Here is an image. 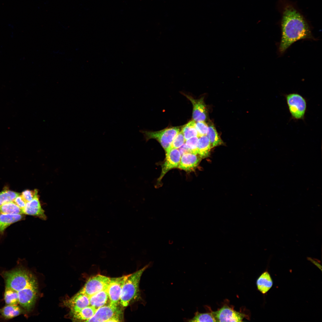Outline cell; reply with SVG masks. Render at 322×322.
Wrapping results in <instances>:
<instances>
[{"instance_id": "6da1fadb", "label": "cell", "mask_w": 322, "mask_h": 322, "mask_svg": "<svg viewBox=\"0 0 322 322\" xmlns=\"http://www.w3.org/2000/svg\"><path fill=\"white\" fill-rule=\"evenodd\" d=\"M281 37L279 44V53L283 54L295 42L301 40H315L310 28L302 15L293 6L288 5L283 10Z\"/></svg>"}, {"instance_id": "7a4b0ae2", "label": "cell", "mask_w": 322, "mask_h": 322, "mask_svg": "<svg viewBox=\"0 0 322 322\" xmlns=\"http://www.w3.org/2000/svg\"><path fill=\"white\" fill-rule=\"evenodd\" d=\"M5 287L14 290L18 295V304L27 311L33 306L37 296V285L34 276L27 270L18 268L2 274Z\"/></svg>"}, {"instance_id": "3957f363", "label": "cell", "mask_w": 322, "mask_h": 322, "mask_svg": "<svg viewBox=\"0 0 322 322\" xmlns=\"http://www.w3.org/2000/svg\"><path fill=\"white\" fill-rule=\"evenodd\" d=\"M149 264L130 274L123 285L122 290L120 303L124 307L127 306L131 301L139 296V285L141 276L144 272L148 267Z\"/></svg>"}, {"instance_id": "277c9868", "label": "cell", "mask_w": 322, "mask_h": 322, "mask_svg": "<svg viewBox=\"0 0 322 322\" xmlns=\"http://www.w3.org/2000/svg\"><path fill=\"white\" fill-rule=\"evenodd\" d=\"M179 131V128L176 127H169L158 131H140L146 141L151 139L156 140L165 151L169 149L174 139Z\"/></svg>"}, {"instance_id": "5b68a950", "label": "cell", "mask_w": 322, "mask_h": 322, "mask_svg": "<svg viewBox=\"0 0 322 322\" xmlns=\"http://www.w3.org/2000/svg\"><path fill=\"white\" fill-rule=\"evenodd\" d=\"M284 96L292 118L304 120L307 108L305 98L297 93L286 94Z\"/></svg>"}, {"instance_id": "8992f818", "label": "cell", "mask_w": 322, "mask_h": 322, "mask_svg": "<svg viewBox=\"0 0 322 322\" xmlns=\"http://www.w3.org/2000/svg\"><path fill=\"white\" fill-rule=\"evenodd\" d=\"M121 314L118 305L110 303L97 309L94 316L86 322H119Z\"/></svg>"}, {"instance_id": "52a82bcc", "label": "cell", "mask_w": 322, "mask_h": 322, "mask_svg": "<svg viewBox=\"0 0 322 322\" xmlns=\"http://www.w3.org/2000/svg\"><path fill=\"white\" fill-rule=\"evenodd\" d=\"M111 278L100 274L90 278L78 293L89 297L101 291L107 289Z\"/></svg>"}, {"instance_id": "ba28073f", "label": "cell", "mask_w": 322, "mask_h": 322, "mask_svg": "<svg viewBox=\"0 0 322 322\" xmlns=\"http://www.w3.org/2000/svg\"><path fill=\"white\" fill-rule=\"evenodd\" d=\"M130 274L111 278L107 289L110 303L118 305L120 302L122 290L125 281Z\"/></svg>"}, {"instance_id": "9c48e42d", "label": "cell", "mask_w": 322, "mask_h": 322, "mask_svg": "<svg viewBox=\"0 0 322 322\" xmlns=\"http://www.w3.org/2000/svg\"><path fill=\"white\" fill-rule=\"evenodd\" d=\"M212 312L216 322H242L245 317V314L236 311L233 308L227 305H224L218 310Z\"/></svg>"}, {"instance_id": "30bf717a", "label": "cell", "mask_w": 322, "mask_h": 322, "mask_svg": "<svg viewBox=\"0 0 322 322\" xmlns=\"http://www.w3.org/2000/svg\"><path fill=\"white\" fill-rule=\"evenodd\" d=\"M166 153L165 162L162 165L161 173L158 180L159 182L169 171L178 167L180 160L181 154L178 149L170 148Z\"/></svg>"}, {"instance_id": "8fae6325", "label": "cell", "mask_w": 322, "mask_h": 322, "mask_svg": "<svg viewBox=\"0 0 322 322\" xmlns=\"http://www.w3.org/2000/svg\"><path fill=\"white\" fill-rule=\"evenodd\" d=\"M184 95L192 104L193 120L195 122L205 121L207 117V110L203 98L196 99L191 96Z\"/></svg>"}, {"instance_id": "7c38bea8", "label": "cell", "mask_w": 322, "mask_h": 322, "mask_svg": "<svg viewBox=\"0 0 322 322\" xmlns=\"http://www.w3.org/2000/svg\"><path fill=\"white\" fill-rule=\"evenodd\" d=\"M201 158L198 154L191 152L185 153L182 155L178 167L186 171H193L197 166Z\"/></svg>"}, {"instance_id": "4fadbf2b", "label": "cell", "mask_w": 322, "mask_h": 322, "mask_svg": "<svg viewBox=\"0 0 322 322\" xmlns=\"http://www.w3.org/2000/svg\"><path fill=\"white\" fill-rule=\"evenodd\" d=\"M22 211L24 214L37 216L43 220L47 218L44 211L41 205L38 195L32 201L27 203Z\"/></svg>"}, {"instance_id": "5bb4252c", "label": "cell", "mask_w": 322, "mask_h": 322, "mask_svg": "<svg viewBox=\"0 0 322 322\" xmlns=\"http://www.w3.org/2000/svg\"><path fill=\"white\" fill-rule=\"evenodd\" d=\"M72 312L80 310L90 306L89 297L86 295L78 293L65 303Z\"/></svg>"}, {"instance_id": "9a60e30c", "label": "cell", "mask_w": 322, "mask_h": 322, "mask_svg": "<svg viewBox=\"0 0 322 322\" xmlns=\"http://www.w3.org/2000/svg\"><path fill=\"white\" fill-rule=\"evenodd\" d=\"M273 281L267 270L264 272L256 281L258 290L263 294H266L272 288Z\"/></svg>"}, {"instance_id": "2e32d148", "label": "cell", "mask_w": 322, "mask_h": 322, "mask_svg": "<svg viewBox=\"0 0 322 322\" xmlns=\"http://www.w3.org/2000/svg\"><path fill=\"white\" fill-rule=\"evenodd\" d=\"M23 214H11L1 213L0 214V233H2L5 230L12 224L23 219Z\"/></svg>"}, {"instance_id": "e0dca14e", "label": "cell", "mask_w": 322, "mask_h": 322, "mask_svg": "<svg viewBox=\"0 0 322 322\" xmlns=\"http://www.w3.org/2000/svg\"><path fill=\"white\" fill-rule=\"evenodd\" d=\"M23 312L22 309L17 305H6L0 309V314L6 319H12Z\"/></svg>"}, {"instance_id": "ac0fdd59", "label": "cell", "mask_w": 322, "mask_h": 322, "mask_svg": "<svg viewBox=\"0 0 322 322\" xmlns=\"http://www.w3.org/2000/svg\"><path fill=\"white\" fill-rule=\"evenodd\" d=\"M108 298L107 289L98 292L89 297L90 306L97 309L105 305Z\"/></svg>"}, {"instance_id": "d6986e66", "label": "cell", "mask_w": 322, "mask_h": 322, "mask_svg": "<svg viewBox=\"0 0 322 322\" xmlns=\"http://www.w3.org/2000/svg\"><path fill=\"white\" fill-rule=\"evenodd\" d=\"M211 148L210 141L206 135L199 137L198 154L202 158L207 157L209 155Z\"/></svg>"}, {"instance_id": "ffe728a7", "label": "cell", "mask_w": 322, "mask_h": 322, "mask_svg": "<svg viewBox=\"0 0 322 322\" xmlns=\"http://www.w3.org/2000/svg\"><path fill=\"white\" fill-rule=\"evenodd\" d=\"M96 310L94 307L89 306L72 312L73 317L76 319L85 320L84 321L86 322L94 316Z\"/></svg>"}, {"instance_id": "44dd1931", "label": "cell", "mask_w": 322, "mask_h": 322, "mask_svg": "<svg viewBox=\"0 0 322 322\" xmlns=\"http://www.w3.org/2000/svg\"><path fill=\"white\" fill-rule=\"evenodd\" d=\"M209 140L212 148L222 145L223 142L213 124L208 125V130L206 135Z\"/></svg>"}, {"instance_id": "7402d4cb", "label": "cell", "mask_w": 322, "mask_h": 322, "mask_svg": "<svg viewBox=\"0 0 322 322\" xmlns=\"http://www.w3.org/2000/svg\"><path fill=\"white\" fill-rule=\"evenodd\" d=\"M1 213L11 214H23L22 209L20 208L13 201L6 203L0 206Z\"/></svg>"}, {"instance_id": "603a6c76", "label": "cell", "mask_w": 322, "mask_h": 322, "mask_svg": "<svg viewBox=\"0 0 322 322\" xmlns=\"http://www.w3.org/2000/svg\"><path fill=\"white\" fill-rule=\"evenodd\" d=\"M181 131L185 141L193 137H199L195 127V121L193 120L185 125L182 128Z\"/></svg>"}, {"instance_id": "cb8c5ba5", "label": "cell", "mask_w": 322, "mask_h": 322, "mask_svg": "<svg viewBox=\"0 0 322 322\" xmlns=\"http://www.w3.org/2000/svg\"><path fill=\"white\" fill-rule=\"evenodd\" d=\"M189 322H216L212 311L211 312L201 313L197 311L194 316L188 320Z\"/></svg>"}, {"instance_id": "d4e9b609", "label": "cell", "mask_w": 322, "mask_h": 322, "mask_svg": "<svg viewBox=\"0 0 322 322\" xmlns=\"http://www.w3.org/2000/svg\"><path fill=\"white\" fill-rule=\"evenodd\" d=\"M4 296L5 302L6 305H17L18 304L17 294L12 289L5 287Z\"/></svg>"}, {"instance_id": "484cf974", "label": "cell", "mask_w": 322, "mask_h": 322, "mask_svg": "<svg viewBox=\"0 0 322 322\" xmlns=\"http://www.w3.org/2000/svg\"><path fill=\"white\" fill-rule=\"evenodd\" d=\"M20 194L13 191L4 190L0 192V206L8 202L13 201Z\"/></svg>"}, {"instance_id": "4316f807", "label": "cell", "mask_w": 322, "mask_h": 322, "mask_svg": "<svg viewBox=\"0 0 322 322\" xmlns=\"http://www.w3.org/2000/svg\"><path fill=\"white\" fill-rule=\"evenodd\" d=\"M199 137H194L186 140L185 145L191 152L198 154Z\"/></svg>"}, {"instance_id": "83f0119b", "label": "cell", "mask_w": 322, "mask_h": 322, "mask_svg": "<svg viewBox=\"0 0 322 322\" xmlns=\"http://www.w3.org/2000/svg\"><path fill=\"white\" fill-rule=\"evenodd\" d=\"M185 141L182 132L181 131H179L174 139L170 148H180L184 144Z\"/></svg>"}, {"instance_id": "f1b7e54d", "label": "cell", "mask_w": 322, "mask_h": 322, "mask_svg": "<svg viewBox=\"0 0 322 322\" xmlns=\"http://www.w3.org/2000/svg\"><path fill=\"white\" fill-rule=\"evenodd\" d=\"M195 127L199 137L206 135L208 130V125L205 121L195 122Z\"/></svg>"}, {"instance_id": "f546056e", "label": "cell", "mask_w": 322, "mask_h": 322, "mask_svg": "<svg viewBox=\"0 0 322 322\" xmlns=\"http://www.w3.org/2000/svg\"><path fill=\"white\" fill-rule=\"evenodd\" d=\"M37 195L38 191L36 189L34 190H26L23 191L21 194L27 203L32 201Z\"/></svg>"}, {"instance_id": "4dcf8cb0", "label": "cell", "mask_w": 322, "mask_h": 322, "mask_svg": "<svg viewBox=\"0 0 322 322\" xmlns=\"http://www.w3.org/2000/svg\"><path fill=\"white\" fill-rule=\"evenodd\" d=\"M13 202L21 209L25 207L27 203L21 194L17 197Z\"/></svg>"}, {"instance_id": "1f68e13d", "label": "cell", "mask_w": 322, "mask_h": 322, "mask_svg": "<svg viewBox=\"0 0 322 322\" xmlns=\"http://www.w3.org/2000/svg\"><path fill=\"white\" fill-rule=\"evenodd\" d=\"M179 151L182 155L185 153L191 152L190 150L187 147L185 144H184L180 147Z\"/></svg>"}, {"instance_id": "d6a6232c", "label": "cell", "mask_w": 322, "mask_h": 322, "mask_svg": "<svg viewBox=\"0 0 322 322\" xmlns=\"http://www.w3.org/2000/svg\"><path fill=\"white\" fill-rule=\"evenodd\" d=\"M307 259L308 260L310 261L318 267L321 270V266L320 264L319 261H318V260H315V259H312L311 257H307Z\"/></svg>"}, {"instance_id": "836d02e7", "label": "cell", "mask_w": 322, "mask_h": 322, "mask_svg": "<svg viewBox=\"0 0 322 322\" xmlns=\"http://www.w3.org/2000/svg\"><path fill=\"white\" fill-rule=\"evenodd\" d=\"M1 212H0V214H1Z\"/></svg>"}]
</instances>
